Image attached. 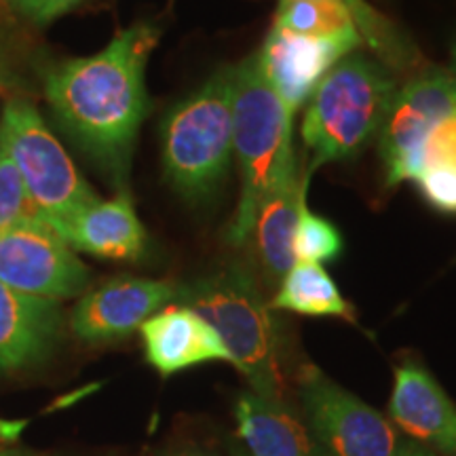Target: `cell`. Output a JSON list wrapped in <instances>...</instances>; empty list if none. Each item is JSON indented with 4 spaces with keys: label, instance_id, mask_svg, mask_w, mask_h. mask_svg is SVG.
Wrapping results in <instances>:
<instances>
[{
    "label": "cell",
    "instance_id": "obj_1",
    "mask_svg": "<svg viewBox=\"0 0 456 456\" xmlns=\"http://www.w3.org/2000/svg\"><path fill=\"white\" fill-rule=\"evenodd\" d=\"M159 38L161 28L138 21L98 53L60 61L45 74L55 123L123 192L135 140L151 112L146 64Z\"/></svg>",
    "mask_w": 456,
    "mask_h": 456
},
{
    "label": "cell",
    "instance_id": "obj_2",
    "mask_svg": "<svg viewBox=\"0 0 456 456\" xmlns=\"http://www.w3.org/2000/svg\"><path fill=\"white\" fill-rule=\"evenodd\" d=\"M292 117L266 78L258 53L232 66V152L241 171V199L226 239L245 243L266 191L296 167Z\"/></svg>",
    "mask_w": 456,
    "mask_h": 456
},
{
    "label": "cell",
    "instance_id": "obj_3",
    "mask_svg": "<svg viewBox=\"0 0 456 456\" xmlns=\"http://www.w3.org/2000/svg\"><path fill=\"white\" fill-rule=\"evenodd\" d=\"M182 306L201 315L224 342L254 391L262 397L283 399L279 332L273 309L243 265H224L192 283L178 285Z\"/></svg>",
    "mask_w": 456,
    "mask_h": 456
},
{
    "label": "cell",
    "instance_id": "obj_4",
    "mask_svg": "<svg viewBox=\"0 0 456 456\" xmlns=\"http://www.w3.org/2000/svg\"><path fill=\"white\" fill-rule=\"evenodd\" d=\"M232 155V66H224L165 114L163 175L184 201L205 203L226 180Z\"/></svg>",
    "mask_w": 456,
    "mask_h": 456
},
{
    "label": "cell",
    "instance_id": "obj_5",
    "mask_svg": "<svg viewBox=\"0 0 456 456\" xmlns=\"http://www.w3.org/2000/svg\"><path fill=\"white\" fill-rule=\"evenodd\" d=\"M397 85L379 60L349 53L311 95L302 121V140L311 152L306 178L322 165L355 155L383 127Z\"/></svg>",
    "mask_w": 456,
    "mask_h": 456
},
{
    "label": "cell",
    "instance_id": "obj_6",
    "mask_svg": "<svg viewBox=\"0 0 456 456\" xmlns=\"http://www.w3.org/2000/svg\"><path fill=\"white\" fill-rule=\"evenodd\" d=\"M0 146L20 171L38 218L55 232L74 214L98 201V192L83 178L30 100L15 95L4 104Z\"/></svg>",
    "mask_w": 456,
    "mask_h": 456
},
{
    "label": "cell",
    "instance_id": "obj_7",
    "mask_svg": "<svg viewBox=\"0 0 456 456\" xmlns=\"http://www.w3.org/2000/svg\"><path fill=\"white\" fill-rule=\"evenodd\" d=\"M300 397L319 450L330 456H397L402 442L389 420L319 368H302Z\"/></svg>",
    "mask_w": 456,
    "mask_h": 456
},
{
    "label": "cell",
    "instance_id": "obj_8",
    "mask_svg": "<svg viewBox=\"0 0 456 456\" xmlns=\"http://www.w3.org/2000/svg\"><path fill=\"white\" fill-rule=\"evenodd\" d=\"M456 112V78L425 68L393 95L380 127V157L391 186L412 182L420 169V152L431 129Z\"/></svg>",
    "mask_w": 456,
    "mask_h": 456
},
{
    "label": "cell",
    "instance_id": "obj_9",
    "mask_svg": "<svg viewBox=\"0 0 456 456\" xmlns=\"http://www.w3.org/2000/svg\"><path fill=\"white\" fill-rule=\"evenodd\" d=\"M89 269L45 222H17L0 231V283L21 294L64 300L81 296Z\"/></svg>",
    "mask_w": 456,
    "mask_h": 456
},
{
    "label": "cell",
    "instance_id": "obj_10",
    "mask_svg": "<svg viewBox=\"0 0 456 456\" xmlns=\"http://www.w3.org/2000/svg\"><path fill=\"white\" fill-rule=\"evenodd\" d=\"M178 298V285L159 279L117 277L91 289L70 315L77 338L89 345L127 338L155 313Z\"/></svg>",
    "mask_w": 456,
    "mask_h": 456
},
{
    "label": "cell",
    "instance_id": "obj_11",
    "mask_svg": "<svg viewBox=\"0 0 456 456\" xmlns=\"http://www.w3.org/2000/svg\"><path fill=\"white\" fill-rule=\"evenodd\" d=\"M357 47H362L359 38L309 37L273 24L258 55L273 89L294 114L311 100L319 83L342 57L357 51Z\"/></svg>",
    "mask_w": 456,
    "mask_h": 456
},
{
    "label": "cell",
    "instance_id": "obj_12",
    "mask_svg": "<svg viewBox=\"0 0 456 456\" xmlns=\"http://www.w3.org/2000/svg\"><path fill=\"white\" fill-rule=\"evenodd\" d=\"M389 414L399 429L433 452L456 456V406L440 383L420 363H402L395 370V387Z\"/></svg>",
    "mask_w": 456,
    "mask_h": 456
},
{
    "label": "cell",
    "instance_id": "obj_13",
    "mask_svg": "<svg viewBox=\"0 0 456 456\" xmlns=\"http://www.w3.org/2000/svg\"><path fill=\"white\" fill-rule=\"evenodd\" d=\"M64 332L57 300L21 294L0 283V374L38 366Z\"/></svg>",
    "mask_w": 456,
    "mask_h": 456
},
{
    "label": "cell",
    "instance_id": "obj_14",
    "mask_svg": "<svg viewBox=\"0 0 456 456\" xmlns=\"http://www.w3.org/2000/svg\"><path fill=\"white\" fill-rule=\"evenodd\" d=\"M140 330L148 363L163 376L205 362H231L216 330L188 306H165Z\"/></svg>",
    "mask_w": 456,
    "mask_h": 456
},
{
    "label": "cell",
    "instance_id": "obj_15",
    "mask_svg": "<svg viewBox=\"0 0 456 456\" xmlns=\"http://www.w3.org/2000/svg\"><path fill=\"white\" fill-rule=\"evenodd\" d=\"M72 249L104 260H138L146 252V228L127 192L94 201L57 231Z\"/></svg>",
    "mask_w": 456,
    "mask_h": 456
},
{
    "label": "cell",
    "instance_id": "obj_16",
    "mask_svg": "<svg viewBox=\"0 0 456 456\" xmlns=\"http://www.w3.org/2000/svg\"><path fill=\"white\" fill-rule=\"evenodd\" d=\"M309 178H298L296 167L288 169L262 197L256 212L252 235L258 245L260 262L266 275L281 283L296 265L294 235L298 226L300 208L305 203ZM249 235V237H252Z\"/></svg>",
    "mask_w": 456,
    "mask_h": 456
},
{
    "label": "cell",
    "instance_id": "obj_17",
    "mask_svg": "<svg viewBox=\"0 0 456 456\" xmlns=\"http://www.w3.org/2000/svg\"><path fill=\"white\" fill-rule=\"evenodd\" d=\"M237 431L252 456H322L313 433L283 399L245 391L235 406Z\"/></svg>",
    "mask_w": 456,
    "mask_h": 456
},
{
    "label": "cell",
    "instance_id": "obj_18",
    "mask_svg": "<svg viewBox=\"0 0 456 456\" xmlns=\"http://www.w3.org/2000/svg\"><path fill=\"white\" fill-rule=\"evenodd\" d=\"M271 309L292 311L311 317L353 319L351 305L342 298L334 279L315 262H296L281 279L279 292L271 302Z\"/></svg>",
    "mask_w": 456,
    "mask_h": 456
},
{
    "label": "cell",
    "instance_id": "obj_19",
    "mask_svg": "<svg viewBox=\"0 0 456 456\" xmlns=\"http://www.w3.org/2000/svg\"><path fill=\"white\" fill-rule=\"evenodd\" d=\"M340 3L351 13L362 43L368 45L374 55H379L380 64H385L391 72H416L423 68V57L408 34L393 24L389 17L376 11L368 0H340Z\"/></svg>",
    "mask_w": 456,
    "mask_h": 456
},
{
    "label": "cell",
    "instance_id": "obj_20",
    "mask_svg": "<svg viewBox=\"0 0 456 456\" xmlns=\"http://www.w3.org/2000/svg\"><path fill=\"white\" fill-rule=\"evenodd\" d=\"M275 26L289 32L309 34V37L359 38L353 17L340 0H288V3H279Z\"/></svg>",
    "mask_w": 456,
    "mask_h": 456
},
{
    "label": "cell",
    "instance_id": "obj_21",
    "mask_svg": "<svg viewBox=\"0 0 456 456\" xmlns=\"http://www.w3.org/2000/svg\"><path fill=\"white\" fill-rule=\"evenodd\" d=\"M342 252V235L332 222L313 214L306 208V201L302 203L298 226L294 235V256L296 262H322L336 260Z\"/></svg>",
    "mask_w": 456,
    "mask_h": 456
},
{
    "label": "cell",
    "instance_id": "obj_22",
    "mask_svg": "<svg viewBox=\"0 0 456 456\" xmlns=\"http://www.w3.org/2000/svg\"><path fill=\"white\" fill-rule=\"evenodd\" d=\"M43 222L28 197L24 180L15 163L11 161L3 146H0V231L17 224V222Z\"/></svg>",
    "mask_w": 456,
    "mask_h": 456
},
{
    "label": "cell",
    "instance_id": "obj_23",
    "mask_svg": "<svg viewBox=\"0 0 456 456\" xmlns=\"http://www.w3.org/2000/svg\"><path fill=\"white\" fill-rule=\"evenodd\" d=\"M431 208L456 214V167H425L412 180Z\"/></svg>",
    "mask_w": 456,
    "mask_h": 456
},
{
    "label": "cell",
    "instance_id": "obj_24",
    "mask_svg": "<svg viewBox=\"0 0 456 456\" xmlns=\"http://www.w3.org/2000/svg\"><path fill=\"white\" fill-rule=\"evenodd\" d=\"M9 3L28 21L37 26H47L57 17L72 11L81 0H9Z\"/></svg>",
    "mask_w": 456,
    "mask_h": 456
},
{
    "label": "cell",
    "instance_id": "obj_25",
    "mask_svg": "<svg viewBox=\"0 0 456 456\" xmlns=\"http://www.w3.org/2000/svg\"><path fill=\"white\" fill-rule=\"evenodd\" d=\"M21 85L20 72H17V64L13 51L7 43H4L3 34H0V91L3 89H17Z\"/></svg>",
    "mask_w": 456,
    "mask_h": 456
},
{
    "label": "cell",
    "instance_id": "obj_26",
    "mask_svg": "<svg viewBox=\"0 0 456 456\" xmlns=\"http://www.w3.org/2000/svg\"><path fill=\"white\" fill-rule=\"evenodd\" d=\"M397 456H440V454L433 452V450H429V448L420 446V444H416V442H402Z\"/></svg>",
    "mask_w": 456,
    "mask_h": 456
},
{
    "label": "cell",
    "instance_id": "obj_27",
    "mask_svg": "<svg viewBox=\"0 0 456 456\" xmlns=\"http://www.w3.org/2000/svg\"><path fill=\"white\" fill-rule=\"evenodd\" d=\"M0 456H32V454L28 452V450L13 446V444L4 442L3 437H0Z\"/></svg>",
    "mask_w": 456,
    "mask_h": 456
},
{
    "label": "cell",
    "instance_id": "obj_28",
    "mask_svg": "<svg viewBox=\"0 0 456 456\" xmlns=\"http://www.w3.org/2000/svg\"><path fill=\"white\" fill-rule=\"evenodd\" d=\"M450 74H452V77L456 78V41H454V47H452V72H450Z\"/></svg>",
    "mask_w": 456,
    "mask_h": 456
},
{
    "label": "cell",
    "instance_id": "obj_29",
    "mask_svg": "<svg viewBox=\"0 0 456 456\" xmlns=\"http://www.w3.org/2000/svg\"><path fill=\"white\" fill-rule=\"evenodd\" d=\"M186 456H209V454H186Z\"/></svg>",
    "mask_w": 456,
    "mask_h": 456
}]
</instances>
